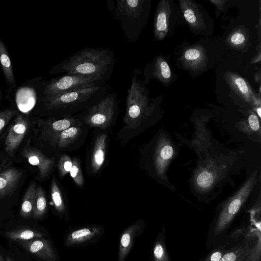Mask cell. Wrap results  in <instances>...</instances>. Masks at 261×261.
Wrapping results in <instances>:
<instances>
[{"instance_id":"cell-1","label":"cell","mask_w":261,"mask_h":261,"mask_svg":"<svg viewBox=\"0 0 261 261\" xmlns=\"http://www.w3.org/2000/svg\"><path fill=\"white\" fill-rule=\"evenodd\" d=\"M115 62V55L110 48L86 47L54 66L49 73L78 75L107 83Z\"/></svg>"},{"instance_id":"cell-2","label":"cell","mask_w":261,"mask_h":261,"mask_svg":"<svg viewBox=\"0 0 261 261\" xmlns=\"http://www.w3.org/2000/svg\"><path fill=\"white\" fill-rule=\"evenodd\" d=\"M140 74L139 69L134 70L130 87L127 90L123 126L117 135L123 144H126L141 133L151 113L147 89L139 78Z\"/></svg>"},{"instance_id":"cell-3","label":"cell","mask_w":261,"mask_h":261,"mask_svg":"<svg viewBox=\"0 0 261 261\" xmlns=\"http://www.w3.org/2000/svg\"><path fill=\"white\" fill-rule=\"evenodd\" d=\"M111 91L106 84L39 100V102L47 117H72L93 106Z\"/></svg>"},{"instance_id":"cell-4","label":"cell","mask_w":261,"mask_h":261,"mask_svg":"<svg viewBox=\"0 0 261 261\" xmlns=\"http://www.w3.org/2000/svg\"><path fill=\"white\" fill-rule=\"evenodd\" d=\"M113 15L120 24L129 42L138 39L147 19L148 2L145 0H116Z\"/></svg>"},{"instance_id":"cell-5","label":"cell","mask_w":261,"mask_h":261,"mask_svg":"<svg viewBox=\"0 0 261 261\" xmlns=\"http://www.w3.org/2000/svg\"><path fill=\"white\" fill-rule=\"evenodd\" d=\"M119 113L117 94L111 92L93 106L74 117L89 129L109 131L115 125Z\"/></svg>"},{"instance_id":"cell-6","label":"cell","mask_w":261,"mask_h":261,"mask_svg":"<svg viewBox=\"0 0 261 261\" xmlns=\"http://www.w3.org/2000/svg\"><path fill=\"white\" fill-rule=\"evenodd\" d=\"M106 84L90 77L65 74L46 81L42 96L39 100L46 99L73 91L100 86Z\"/></svg>"},{"instance_id":"cell-7","label":"cell","mask_w":261,"mask_h":261,"mask_svg":"<svg viewBox=\"0 0 261 261\" xmlns=\"http://www.w3.org/2000/svg\"><path fill=\"white\" fill-rule=\"evenodd\" d=\"M86 158V170L87 175L96 176L99 174L104 167L109 143L108 131L94 129Z\"/></svg>"},{"instance_id":"cell-8","label":"cell","mask_w":261,"mask_h":261,"mask_svg":"<svg viewBox=\"0 0 261 261\" xmlns=\"http://www.w3.org/2000/svg\"><path fill=\"white\" fill-rule=\"evenodd\" d=\"M89 129L82 123L69 127L59 134L50 149L57 156L79 149L88 137Z\"/></svg>"},{"instance_id":"cell-9","label":"cell","mask_w":261,"mask_h":261,"mask_svg":"<svg viewBox=\"0 0 261 261\" xmlns=\"http://www.w3.org/2000/svg\"><path fill=\"white\" fill-rule=\"evenodd\" d=\"M82 123L74 116L72 117H47L39 119L40 140L46 143L51 148L58 136L64 130L70 126Z\"/></svg>"},{"instance_id":"cell-10","label":"cell","mask_w":261,"mask_h":261,"mask_svg":"<svg viewBox=\"0 0 261 261\" xmlns=\"http://www.w3.org/2000/svg\"><path fill=\"white\" fill-rule=\"evenodd\" d=\"M29 118L18 113L11 123L5 139V149L8 154L14 155L30 126Z\"/></svg>"},{"instance_id":"cell-11","label":"cell","mask_w":261,"mask_h":261,"mask_svg":"<svg viewBox=\"0 0 261 261\" xmlns=\"http://www.w3.org/2000/svg\"><path fill=\"white\" fill-rule=\"evenodd\" d=\"M257 174V171L253 173L227 203L220 216L219 226H223L228 223L239 210L256 182Z\"/></svg>"},{"instance_id":"cell-12","label":"cell","mask_w":261,"mask_h":261,"mask_svg":"<svg viewBox=\"0 0 261 261\" xmlns=\"http://www.w3.org/2000/svg\"><path fill=\"white\" fill-rule=\"evenodd\" d=\"M21 154L30 164L37 167L40 180L47 179L56 168L57 156H49L37 148L27 145Z\"/></svg>"},{"instance_id":"cell-13","label":"cell","mask_w":261,"mask_h":261,"mask_svg":"<svg viewBox=\"0 0 261 261\" xmlns=\"http://www.w3.org/2000/svg\"><path fill=\"white\" fill-rule=\"evenodd\" d=\"M23 172L15 167H9L0 171V199L12 194L23 176Z\"/></svg>"},{"instance_id":"cell-14","label":"cell","mask_w":261,"mask_h":261,"mask_svg":"<svg viewBox=\"0 0 261 261\" xmlns=\"http://www.w3.org/2000/svg\"><path fill=\"white\" fill-rule=\"evenodd\" d=\"M170 12V5L168 1L164 0L159 3L154 21V35L157 40L163 39L168 31Z\"/></svg>"},{"instance_id":"cell-15","label":"cell","mask_w":261,"mask_h":261,"mask_svg":"<svg viewBox=\"0 0 261 261\" xmlns=\"http://www.w3.org/2000/svg\"><path fill=\"white\" fill-rule=\"evenodd\" d=\"M20 244L31 253L47 261H55L57 255L49 241L46 239L21 241Z\"/></svg>"},{"instance_id":"cell-16","label":"cell","mask_w":261,"mask_h":261,"mask_svg":"<svg viewBox=\"0 0 261 261\" xmlns=\"http://www.w3.org/2000/svg\"><path fill=\"white\" fill-rule=\"evenodd\" d=\"M141 224L138 221L127 227L122 232L119 242L118 261H125L135 239L141 232Z\"/></svg>"},{"instance_id":"cell-17","label":"cell","mask_w":261,"mask_h":261,"mask_svg":"<svg viewBox=\"0 0 261 261\" xmlns=\"http://www.w3.org/2000/svg\"><path fill=\"white\" fill-rule=\"evenodd\" d=\"M50 189L55 209L60 216L67 218L68 216V207L66 194L55 176L51 178Z\"/></svg>"},{"instance_id":"cell-18","label":"cell","mask_w":261,"mask_h":261,"mask_svg":"<svg viewBox=\"0 0 261 261\" xmlns=\"http://www.w3.org/2000/svg\"><path fill=\"white\" fill-rule=\"evenodd\" d=\"M102 229L100 227H87L70 232L65 240L67 246H74L86 243L99 236Z\"/></svg>"},{"instance_id":"cell-19","label":"cell","mask_w":261,"mask_h":261,"mask_svg":"<svg viewBox=\"0 0 261 261\" xmlns=\"http://www.w3.org/2000/svg\"><path fill=\"white\" fill-rule=\"evenodd\" d=\"M0 64L8 87V93L10 94L16 88L17 85L9 53L5 43L1 38Z\"/></svg>"},{"instance_id":"cell-20","label":"cell","mask_w":261,"mask_h":261,"mask_svg":"<svg viewBox=\"0 0 261 261\" xmlns=\"http://www.w3.org/2000/svg\"><path fill=\"white\" fill-rule=\"evenodd\" d=\"M184 17L188 23L193 28H198L202 24V17L196 5L189 1H180Z\"/></svg>"},{"instance_id":"cell-21","label":"cell","mask_w":261,"mask_h":261,"mask_svg":"<svg viewBox=\"0 0 261 261\" xmlns=\"http://www.w3.org/2000/svg\"><path fill=\"white\" fill-rule=\"evenodd\" d=\"M227 75L228 82L238 94L248 101L253 98L252 91L243 77L230 73Z\"/></svg>"},{"instance_id":"cell-22","label":"cell","mask_w":261,"mask_h":261,"mask_svg":"<svg viewBox=\"0 0 261 261\" xmlns=\"http://www.w3.org/2000/svg\"><path fill=\"white\" fill-rule=\"evenodd\" d=\"M37 186L36 182L32 181L24 194L20 212V215L23 217H30L33 213Z\"/></svg>"},{"instance_id":"cell-23","label":"cell","mask_w":261,"mask_h":261,"mask_svg":"<svg viewBox=\"0 0 261 261\" xmlns=\"http://www.w3.org/2000/svg\"><path fill=\"white\" fill-rule=\"evenodd\" d=\"M47 210V199L46 194L43 188L40 186H37L34 206L33 210V217L37 219L42 217Z\"/></svg>"},{"instance_id":"cell-24","label":"cell","mask_w":261,"mask_h":261,"mask_svg":"<svg viewBox=\"0 0 261 261\" xmlns=\"http://www.w3.org/2000/svg\"><path fill=\"white\" fill-rule=\"evenodd\" d=\"M152 74L153 77L165 81L170 79L171 72L168 64L162 58L158 57L153 65Z\"/></svg>"},{"instance_id":"cell-25","label":"cell","mask_w":261,"mask_h":261,"mask_svg":"<svg viewBox=\"0 0 261 261\" xmlns=\"http://www.w3.org/2000/svg\"><path fill=\"white\" fill-rule=\"evenodd\" d=\"M6 236L12 240L21 241H29L34 238H41L43 236L41 232L30 229L10 231L6 233Z\"/></svg>"},{"instance_id":"cell-26","label":"cell","mask_w":261,"mask_h":261,"mask_svg":"<svg viewBox=\"0 0 261 261\" xmlns=\"http://www.w3.org/2000/svg\"><path fill=\"white\" fill-rule=\"evenodd\" d=\"M173 154V149L169 145L164 146L158 151L154 164L158 173L162 172L166 162L171 158Z\"/></svg>"},{"instance_id":"cell-27","label":"cell","mask_w":261,"mask_h":261,"mask_svg":"<svg viewBox=\"0 0 261 261\" xmlns=\"http://www.w3.org/2000/svg\"><path fill=\"white\" fill-rule=\"evenodd\" d=\"M72 166L69 174L76 185L82 188L85 185V179L81 168V160L77 156L72 158Z\"/></svg>"},{"instance_id":"cell-28","label":"cell","mask_w":261,"mask_h":261,"mask_svg":"<svg viewBox=\"0 0 261 261\" xmlns=\"http://www.w3.org/2000/svg\"><path fill=\"white\" fill-rule=\"evenodd\" d=\"M72 166V158L67 153L61 154L57 156L56 168L61 179H63L67 174L69 173Z\"/></svg>"},{"instance_id":"cell-29","label":"cell","mask_w":261,"mask_h":261,"mask_svg":"<svg viewBox=\"0 0 261 261\" xmlns=\"http://www.w3.org/2000/svg\"><path fill=\"white\" fill-rule=\"evenodd\" d=\"M203 54L197 48H190L184 53V58L190 64H197L203 59Z\"/></svg>"},{"instance_id":"cell-30","label":"cell","mask_w":261,"mask_h":261,"mask_svg":"<svg viewBox=\"0 0 261 261\" xmlns=\"http://www.w3.org/2000/svg\"><path fill=\"white\" fill-rule=\"evenodd\" d=\"M17 113V110L11 108L0 111V133Z\"/></svg>"},{"instance_id":"cell-31","label":"cell","mask_w":261,"mask_h":261,"mask_svg":"<svg viewBox=\"0 0 261 261\" xmlns=\"http://www.w3.org/2000/svg\"><path fill=\"white\" fill-rule=\"evenodd\" d=\"M214 181L213 174L207 171H204L200 173L196 177V184L197 186L202 189H207L211 187Z\"/></svg>"},{"instance_id":"cell-32","label":"cell","mask_w":261,"mask_h":261,"mask_svg":"<svg viewBox=\"0 0 261 261\" xmlns=\"http://www.w3.org/2000/svg\"><path fill=\"white\" fill-rule=\"evenodd\" d=\"M153 255L155 261H165L164 250L160 243L156 244L153 250Z\"/></svg>"},{"instance_id":"cell-33","label":"cell","mask_w":261,"mask_h":261,"mask_svg":"<svg viewBox=\"0 0 261 261\" xmlns=\"http://www.w3.org/2000/svg\"><path fill=\"white\" fill-rule=\"evenodd\" d=\"M246 37L243 34L240 32H236L230 37V42L236 45H241L245 42Z\"/></svg>"},{"instance_id":"cell-34","label":"cell","mask_w":261,"mask_h":261,"mask_svg":"<svg viewBox=\"0 0 261 261\" xmlns=\"http://www.w3.org/2000/svg\"><path fill=\"white\" fill-rule=\"evenodd\" d=\"M248 122L251 128L254 131L259 129V123L258 117L254 114L250 115L248 117Z\"/></svg>"},{"instance_id":"cell-35","label":"cell","mask_w":261,"mask_h":261,"mask_svg":"<svg viewBox=\"0 0 261 261\" xmlns=\"http://www.w3.org/2000/svg\"><path fill=\"white\" fill-rule=\"evenodd\" d=\"M236 259V255L233 252H230L225 254L219 261H234Z\"/></svg>"},{"instance_id":"cell-36","label":"cell","mask_w":261,"mask_h":261,"mask_svg":"<svg viewBox=\"0 0 261 261\" xmlns=\"http://www.w3.org/2000/svg\"><path fill=\"white\" fill-rule=\"evenodd\" d=\"M221 258V253L219 252H215L212 254L211 258V261H219Z\"/></svg>"},{"instance_id":"cell-37","label":"cell","mask_w":261,"mask_h":261,"mask_svg":"<svg viewBox=\"0 0 261 261\" xmlns=\"http://www.w3.org/2000/svg\"><path fill=\"white\" fill-rule=\"evenodd\" d=\"M6 160L3 155H0V171L4 169L6 165Z\"/></svg>"},{"instance_id":"cell-38","label":"cell","mask_w":261,"mask_h":261,"mask_svg":"<svg viewBox=\"0 0 261 261\" xmlns=\"http://www.w3.org/2000/svg\"><path fill=\"white\" fill-rule=\"evenodd\" d=\"M256 112H257V113L258 115V116L259 117H261V109L260 107L258 108L257 109H256Z\"/></svg>"},{"instance_id":"cell-39","label":"cell","mask_w":261,"mask_h":261,"mask_svg":"<svg viewBox=\"0 0 261 261\" xmlns=\"http://www.w3.org/2000/svg\"><path fill=\"white\" fill-rule=\"evenodd\" d=\"M3 99V92L0 88V103L2 101Z\"/></svg>"},{"instance_id":"cell-40","label":"cell","mask_w":261,"mask_h":261,"mask_svg":"<svg viewBox=\"0 0 261 261\" xmlns=\"http://www.w3.org/2000/svg\"><path fill=\"white\" fill-rule=\"evenodd\" d=\"M0 261H4L3 257L1 253H0Z\"/></svg>"},{"instance_id":"cell-41","label":"cell","mask_w":261,"mask_h":261,"mask_svg":"<svg viewBox=\"0 0 261 261\" xmlns=\"http://www.w3.org/2000/svg\"><path fill=\"white\" fill-rule=\"evenodd\" d=\"M6 261H11V260L9 258L7 257Z\"/></svg>"}]
</instances>
